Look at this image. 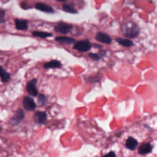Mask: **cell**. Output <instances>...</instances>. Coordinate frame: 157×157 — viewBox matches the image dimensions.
<instances>
[{
	"mask_svg": "<svg viewBox=\"0 0 157 157\" xmlns=\"http://www.w3.org/2000/svg\"><path fill=\"white\" fill-rule=\"evenodd\" d=\"M122 32L125 36L133 39L139 35V28L134 23L129 22L122 25Z\"/></svg>",
	"mask_w": 157,
	"mask_h": 157,
	"instance_id": "1",
	"label": "cell"
},
{
	"mask_svg": "<svg viewBox=\"0 0 157 157\" xmlns=\"http://www.w3.org/2000/svg\"><path fill=\"white\" fill-rule=\"evenodd\" d=\"M92 46L89 39H85L83 41H80L77 42L74 45L73 49L77 50L80 52H85L90 50Z\"/></svg>",
	"mask_w": 157,
	"mask_h": 157,
	"instance_id": "2",
	"label": "cell"
},
{
	"mask_svg": "<svg viewBox=\"0 0 157 157\" xmlns=\"http://www.w3.org/2000/svg\"><path fill=\"white\" fill-rule=\"evenodd\" d=\"M73 28V26L72 25L63 22H60L55 26L54 29L55 31L57 33L66 35L69 33L71 30H72Z\"/></svg>",
	"mask_w": 157,
	"mask_h": 157,
	"instance_id": "3",
	"label": "cell"
},
{
	"mask_svg": "<svg viewBox=\"0 0 157 157\" xmlns=\"http://www.w3.org/2000/svg\"><path fill=\"white\" fill-rule=\"evenodd\" d=\"M25 117V113L24 111L22 109H19L16 112L13 117L11 119L10 123L14 126H17L20 123V122L23 120Z\"/></svg>",
	"mask_w": 157,
	"mask_h": 157,
	"instance_id": "4",
	"label": "cell"
},
{
	"mask_svg": "<svg viewBox=\"0 0 157 157\" xmlns=\"http://www.w3.org/2000/svg\"><path fill=\"white\" fill-rule=\"evenodd\" d=\"M38 80L36 78H34L28 82L26 83V89L28 93L30 94V95L33 96H36L38 95V90L36 87V83Z\"/></svg>",
	"mask_w": 157,
	"mask_h": 157,
	"instance_id": "5",
	"label": "cell"
},
{
	"mask_svg": "<svg viewBox=\"0 0 157 157\" xmlns=\"http://www.w3.org/2000/svg\"><path fill=\"white\" fill-rule=\"evenodd\" d=\"M23 106L25 110L28 111H33L36 108V104L34 99L30 96H26L23 99Z\"/></svg>",
	"mask_w": 157,
	"mask_h": 157,
	"instance_id": "6",
	"label": "cell"
},
{
	"mask_svg": "<svg viewBox=\"0 0 157 157\" xmlns=\"http://www.w3.org/2000/svg\"><path fill=\"white\" fill-rule=\"evenodd\" d=\"M34 120L39 125L46 123L47 120V115L44 111H37L34 114Z\"/></svg>",
	"mask_w": 157,
	"mask_h": 157,
	"instance_id": "7",
	"label": "cell"
},
{
	"mask_svg": "<svg viewBox=\"0 0 157 157\" xmlns=\"http://www.w3.org/2000/svg\"><path fill=\"white\" fill-rule=\"evenodd\" d=\"M95 38L96 41L106 44H110L112 42V39L110 36L103 32H98L96 34Z\"/></svg>",
	"mask_w": 157,
	"mask_h": 157,
	"instance_id": "8",
	"label": "cell"
},
{
	"mask_svg": "<svg viewBox=\"0 0 157 157\" xmlns=\"http://www.w3.org/2000/svg\"><path fill=\"white\" fill-rule=\"evenodd\" d=\"M55 41L58 42L59 43L62 44H75L76 40L74 38L68 37V36H56L55 38Z\"/></svg>",
	"mask_w": 157,
	"mask_h": 157,
	"instance_id": "9",
	"label": "cell"
},
{
	"mask_svg": "<svg viewBox=\"0 0 157 157\" xmlns=\"http://www.w3.org/2000/svg\"><path fill=\"white\" fill-rule=\"evenodd\" d=\"M152 150L153 146L149 142H147V143H144L140 146L138 149V153L140 155H146L151 153Z\"/></svg>",
	"mask_w": 157,
	"mask_h": 157,
	"instance_id": "10",
	"label": "cell"
},
{
	"mask_svg": "<svg viewBox=\"0 0 157 157\" xmlns=\"http://www.w3.org/2000/svg\"><path fill=\"white\" fill-rule=\"evenodd\" d=\"M35 8L40 11L47 13H54V9L49 5L42 3H36L35 4Z\"/></svg>",
	"mask_w": 157,
	"mask_h": 157,
	"instance_id": "11",
	"label": "cell"
},
{
	"mask_svg": "<svg viewBox=\"0 0 157 157\" xmlns=\"http://www.w3.org/2000/svg\"><path fill=\"white\" fill-rule=\"evenodd\" d=\"M137 145H138V141L133 137L131 136L129 137L126 140V143H125L126 147L130 150H135Z\"/></svg>",
	"mask_w": 157,
	"mask_h": 157,
	"instance_id": "12",
	"label": "cell"
},
{
	"mask_svg": "<svg viewBox=\"0 0 157 157\" xmlns=\"http://www.w3.org/2000/svg\"><path fill=\"white\" fill-rule=\"evenodd\" d=\"M15 23L18 30H26L28 28V22L26 20L16 19L15 20Z\"/></svg>",
	"mask_w": 157,
	"mask_h": 157,
	"instance_id": "13",
	"label": "cell"
},
{
	"mask_svg": "<svg viewBox=\"0 0 157 157\" xmlns=\"http://www.w3.org/2000/svg\"><path fill=\"white\" fill-rule=\"evenodd\" d=\"M44 68L45 69L51 68H60L62 66V63L59 60H52L44 64Z\"/></svg>",
	"mask_w": 157,
	"mask_h": 157,
	"instance_id": "14",
	"label": "cell"
},
{
	"mask_svg": "<svg viewBox=\"0 0 157 157\" xmlns=\"http://www.w3.org/2000/svg\"><path fill=\"white\" fill-rule=\"evenodd\" d=\"M116 42H118L120 45H121L123 47H130L134 45L133 41L131 40H130V39H123V38H117Z\"/></svg>",
	"mask_w": 157,
	"mask_h": 157,
	"instance_id": "15",
	"label": "cell"
},
{
	"mask_svg": "<svg viewBox=\"0 0 157 157\" xmlns=\"http://www.w3.org/2000/svg\"><path fill=\"white\" fill-rule=\"evenodd\" d=\"M62 9L63 11L66 12L74 14L78 13L77 10L75 8L74 6L71 4H63L62 6Z\"/></svg>",
	"mask_w": 157,
	"mask_h": 157,
	"instance_id": "16",
	"label": "cell"
},
{
	"mask_svg": "<svg viewBox=\"0 0 157 157\" xmlns=\"http://www.w3.org/2000/svg\"><path fill=\"white\" fill-rule=\"evenodd\" d=\"M0 76H1V80L3 83L8 82L11 79V74L5 71L3 67L0 68Z\"/></svg>",
	"mask_w": 157,
	"mask_h": 157,
	"instance_id": "17",
	"label": "cell"
},
{
	"mask_svg": "<svg viewBox=\"0 0 157 157\" xmlns=\"http://www.w3.org/2000/svg\"><path fill=\"white\" fill-rule=\"evenodd\" d=\"M33 35L36 37H39L41 38H46L48 37H51L53 36L52 33L46 32H39V31H35L32 33Z\"/></svg>",
	"mask_w": 157,
	"mask_h": 157,
	"instance_id": "18",
	"label": "cell"
},
{
	"mask_svg": "<svg viewBox=\"0 0 157 157\" xmlns=\"http://www.w3.org/2000/svg\"><path fill=\"white\" fill-rule=\"evenodd\" d=\"M47 101V99L46 97V96L43 94H40L38 98V102L39 106H44Z\"/></svg>",
	"mask_w": 157,
	"mask_h": 157,
	"instance_id": "19",
	"label": "cell"
},
{
	"mask_svg": "<svg viewBox=\"0 0 157 157\" xmlns=\"http://www.w3.org/2000/svg\"><path fill=\"white\" fill-rule=\"evenodd\" d=\"M88 55L91 59H92L93 60H95V61H99L101 58V56H100V55L98 54V53H89L88 54Z\"/></svg>",
	"mask_w": 157,
	"mask_h": 157,
	"instance_id": "20",
	"label": "cell"
},
{
	"mask_svg": "<svg viewBox=\"0 0 157 157\" xmlns=\"http://www.w3.org/2000/svg\"><path fill=\"white\" fill-rule=\"evenodd\" d=\"M5 14H6V11L4 9H1L0 10V22L1 23H3L5 22Z\"/></svg>",
	"mask_w": 157,
	"mask_h": 157,
	"instance_id": "21",
	"label": "cell"
},
{
	"mask_svg": "<svg viewBox=\"0 0 157 157\" xmlns=\"http://www.w3.org/2000/svg\"><path fill=\"white\" fill-rule=\"evenodd\" d=\"M103 157H116V155L115 153V152L111 151L109 153L105 155L104 156H103Z\"/></svg>",
	"mask_w": 157,
	"mask_h": 157,
	"instance_id": "22",
	"label": "cell"
},
{
	"mask_svg": "<svg viewBox=\"0 0 157 157\" xmlns=\"http://www.w3.org/2000/svg\"><path fill=\"white\" fill-rule=\"evenodd\" d=\"M106 53H107V51L106 50H102L100 52V53H99V54L100 55V56L102 57V56H104L106 55Z\"/></svg>",
	"mask_w": 157,
	"mask_h": 157,
	"instance_id": "23",
	"label": "cell"
},
{
	"mask_svg": "<svg viewBox=\"0 0 157 157\" xmlns=\"http://www.w3.org/2000/svg\"><path fill=\"white\" fill-rule=\"evenodd\" d=\"M93 46L95 47H96V48H98V49H101V48L103 47V46L101 45H99V44H94Z\"/></svg>",
	"mask_w": 157,
	"mask_h": 157,
	"instance_id": "24",
	"label": "cell"
}]
</instances>
